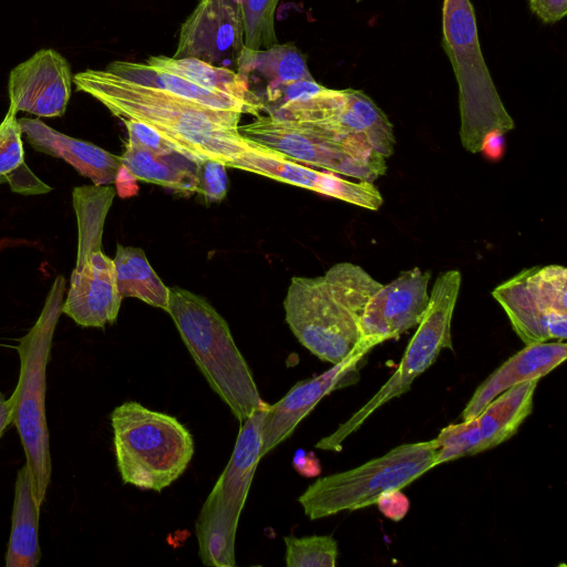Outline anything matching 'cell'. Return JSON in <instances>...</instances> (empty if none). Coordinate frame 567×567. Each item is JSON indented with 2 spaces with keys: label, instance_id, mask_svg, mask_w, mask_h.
Masks as SVG:
<instances>
[{
  "label": "cell",
  "instance_id": "cell-33",
  "mask_svg": "<svg viewBox=\"0 0 567 567\" xmlns=\"http://www.w3.org/2000/svg\"><path fill=\"white\" fill-rule=\"evenodd\" d=\"M529 8L545 23H555L567 13V0H529Z\"/></svg>",
  "mask_w": 567,
  "mask_h": 567
},
{
  "label": "cell",
  "instance_id": "cell-35",
  "mask_svg": "<svg viewBox=\"0 0 567 567\" xmlns=\"http://www.w3.org/2000/svg\"><path fill=\"white\" fill-rule=\"evenodd\" d=\"M292 464L295 470L302 476L313 477L320 473V464L312 452L307 453L299 449L295 452Z\"/></svg>",
  "mask_w": 567,
  "mask_h": 567
},
{
  "label": "cell",
  "instance_id": "cell-16",
  "mask_svg": "<svg viewBox=\"0 0 567 567\" xmlns=\"http://www.w3.org/2000/svg\"><path fill=\"white\" fill-rule=\"evenodd\" d=\"M122 299L113 259L102 249L78 255L62 312L81 327L103 328L116 321Z\"/></svg>",
  "mask_w": 567,
  "mask_h": 567
},
{
  "label": "cell",
  "instance_id": "cell-2",
  "mask_svg": "<svg viewBox=\"0 0 567 567\" xmlns=\"http://www.w3.org/2000/svg\"><path fill=\"white\" fill-rule=\"evenodd\" d=\"M166 312L212 390L240 423L266 404L228 323L207 300L172 287Z\"/></svg>",
  "mask_w": 567,
  "mask_h": 567
},
{
  "label": "cell",
  "instance_id": "cell-10",
  "mask_svg": "<svg viewBox=\"0 0 567 567\" xmlns=\"http://www.w3.org/2000/svg\"><path fill=\"white\" fill-rule=\"evenodd\" d=\"M284 308L295 337L320 360L336 364L355 348L359 317L332 293L323 276L293 277Z\"/></svg>",
  "mask_w": 567,
  "mask_h": 567
},
{
  "label": "cell",
  "instance_id": "cell-25",
  "mask_svg": "<svg viewBox=\"0 0 567 567\" xmlns=\"http://www.w3.org/2000/svg\"><path fill=\"white\" fill-rule=\"evenodd\" d=\"M146 62L183 76L206 90L262 106L258 97L250 91L246 79L236 71L216 66L196 58L174 59L166 55H154L150 56Z\"/></svg>",
  "mask_w": 567,
  "mask_h": 567
},
{
  "label": "cell",
  "instance_id": "cell-19",
  "mask_svg": "<svg viewBox=\"0 0 567 567\" xmlns=\"http://www.w3.org/2000/svg\"><path fill=\"white\" fill-rule=\"evenodd\" d=\"M130 82L156 89L207 107L259 115L262 106L200 87L183 76L147 62L113 61L106 69Z\"/></svg>",
  "mask_w": 567,
  "mask_h": 567
},
{
  "label": "cell",
  "instance_id": "cell-34",
  "mask_svg": "<svg viewBox=\"0 0 567 567\" xmlns=\"http://www.w3.org/2000/svg\"><path fill=\"white\" fill-rule=\"evenodd\" d=\"M379 509L389 518L399 520L409 509V499L401 491L383 493L377 501Z\"/></svg>",
  "mask_w": 567,
  "mask_h": 567
},
{
  "label": "cell",
  "instance_id": "cell-9",
  "mask_svg": "<svg viewBox=\"0 0 567 567\" xmlns=\"http://www.w3.org/2000/svg\"><path fill=\"white\" fill-rule=\"evenodd\" d=\"M239 131L301 164L374 182L386 172L385 157L359 135H338L317 125L258 115Z\"/></svg>",
  "mask_w": 567,
  "mask_h": 567
},
{
  "label": "cell",
  "instance_id": "cell-38",
  "mask_svg": "<svg viewBox=\"0 0 567 567\" xmlns=\"http://www.w3.org/2000/svg\"><path fill=\"white\" fill-rule=\"evenodd\" d=\"M2 179H4V178L0 177V183H1Z\"/></svg>",
  "mask_w": 567,
  "mask_h": 567
},
{
  "label": "cell",
  "instance_id": "cell-24",
  "mask_svg": "<svg viewBox=\"0 0 567 567\" xmlns=\"http://www.w3.org/2000/svg\"><path fill=\"white\" fill-rule=\"evenodd\" d=\"M39 516L40 508L32 494L29 467L24 464L17 474L7 567H35L39 564Z\"/></svg>",
  "mask_w": 567,
  "mask_h": 567
},
{
  "label": "cell",
  "instance_id": "cell-23",
  "mask_svg": "<svg viewBox=\"0 0 567 567\" xmlns=\"http://www.w3.org/2000/svg\"><path fill=\"white\" fill-rule=\"evenodd\" d=\"M122 165L137 179L181 194L198 193L199 164L179 153L156 154L127 142Z\"/></svg>",
  "mask_w": 567,
  "mask_h": 567
},
{
  "label": "cell",
  "instance_id": "cell-7",
  "mask_svg": "<svg viewBox=\"0 0 567 567\" xmlns=\"http://www.w3.org/2000/svg\"><path fill=\"white\" fill-rule=\"evenodd\" d=\"M269 404L240 423L231 456L203 504L195 533L205 566L234 567L237 525L261 458V427Z\"/></svg>",
  "mask_w": 567,
  "mask_h": 567
},
{
  "label": "cell",
  "instance_id": "cell-27",
  "mask_svg": "<svg viewBox=\"0 0 567 567\" xmlns=\"http://www.w3.org/2000/svg\"><path fill=\"white\" fill-rule=\"evenodd\" d=\"M17 110L9 104L0 123V177L8 181L13 192L24 195L43 194L52 190L42 183L24 163L22 132Z\"/></svg>",
  "mask_w": 567,
  "mask_h": 567
},
{
  "label": "cell",
  "instance_id": "cell-4",
  "mask_svg": "<svg viewBox=\"0 0 567 567\" xmlns=\"http://www.w3.org/2000/svg\"><path fill=\"white\" fill-rule=\"evenodd\" d=\"M443 47L458 83L460 136L471 153L483 151L486 138L515 127L482 55L476 18L470 0H444Z\"/></svg>",
  "mask_w": 567,
  "mask_h": 567
},
{
  "label": "cell",
  "instance_id": "cell-17",
  "mask_svg": "<svg viewBox=\"0 0 567 567\" xmlns=\"http://www.w3.org/2000/svg\"><path fill=\"white\" fill-rule=\"evenodd\" d=\"M566 357L567 344L564 341L525 344L476 388L461 413L462 421L477 416L492 400L509 388L529 380H540L560 365Z\"/></svg>",
  "mask_w": 567,
  "mask_h": 567
},
{
  "label": "cell",
  "instance_id": "cell-36",
  "mask_svg": "<svg viewBox=\"0 0 567 567\" xmlns=\"http://www.w3.org/2000/svg\"><path fill=\"white\" fill-rule=\"evenodd\" d=\"M136 178L122 165L115 178L116 193L121 197H130L137 194Z\"/></svg>",
  "mask_w": 567,
  "mask_h": 567
},
{
  "label": "cell",
  "instance_id": "cell-29",
  "mask_svg": "<svg viewBox=\"0 0 567 567\" xmlns=\"http://www.w3.org/2000/svg\"><path fill=\"white\" fill-rule=\"evenodd\" d=\"M244 25V44L250 50H265L278 43L275 12L279 0H238Z\"/></svg>",
  "mask_w": 567,
  "mask_h": 567
},
{
  "label": "cell",
  "instance_id": "cell-30",
  "mask_svg": "<svg viewBox=\"0 0 567 567\" xmlns=\"http://www.w3.org/2000/svg\"><path fill=\"white\" fill-rule=\"evenodd\" d=\"M288 567H334L338 543L331 535L284 537Z\"/></svg>",
  "mask_w": 567,
  "mask_h": 567
},
{
  "label": "cell",
  "instance_id": "cell-14",
  "mask_svg": "<svg viewBox=\"0 0 567 567\" xmlns=\"http://www.w3.org/2000/svg\"><path fill=\"white\" fill-rule=\"evenodd\" d=\"M368 353L357 344L342 361L315 378L297 382L278 402L268 405L261 427V457L288 439L321 399L354 384L360 363Z\"/></svg>",
  "mask_w": 567,
  "mask_h": 567
},
{
  "label": "cell",
  "instance_id": "cell-8",
  "mask_svg": "<svg viewBox=\"0 0 567 567\" xmlns=\"http://www.w3.org/2000/svg\"><path fill=\"white\" fill-rule=\"evenodd\" d=\"M462 276L458 270L440 272L435 279L427 308L411 338L402 359L379 391L337 430L322 437L316 447L339 452L343 441L354 433L378 409L411 389L413 381L425 372L443 349H453L451 323Z\"/></svg>",
  "mask_w": 567,
  "mask_h": 567
},
{
  "label": "cell",
  "instance_id": "cell-21",
  "mask_svg": "<svg viewBox=\"0 0 567 567\" xmlns=\"http://www.w3.org/2000/svg\"><path fill=\"white\" fill-rule=\"evenodd\" d=\"M343 92V104L334 115L310 124L341 135H359L383 157H390L394 152L395 137L386 115L363 92L354 89H344Z\"/></svg>",
  "mask_w": 567,
  "mask_h": 567
},
{
  "label": "cell",
  "instance_id": "cell-5",
  "mask_svg": "<svg viewBox=\"0 0 567 567\" xmlns=\"http://www.w3.org/2000/svg\"><path fill=\"white\" fill-rule=\"evenodd\" d=\"M111 424L116 465L125 484L161 492L193 458V436L175 416L127 401L113 410Z\"/></svg>",
  "mask_w": 567,
  "mask_h": 567
},
{
  "label": "cell",
  "instance_id": "cell-6",
  "mask_svg": "<svg viewBox=\"0 0 567 567\" xmlns=\"http://www.w3.org/2000/svg\"><path fill=\"white\" fill-rule=\"evenodd\" d=\"M436 450L434 440L398 445L358 467L318 478L298 502L310 519L368 507L432 470Z\"/></svg>",
  "mask_w": 567,
  "mask_h": 567
},
{
  "label": "cell",
  "instance_id": "cell-15",
  "mask_svg": "<svg viewBox=\"0 0 567 567\" xmlns=\"http://www.w3.org/2000/svg\"><path fill=\"white\" fill-rule=\"evenodd\" d=\"M72 72L54 49H42L13 68L9 74L10 104L17 111L41 117L64 115L71 97Z\"/></svg>",
  "mask_w": 567,
  "mask_h": 567
},
{
  "label": "cell",
  "instance_id": "cell-3",
  "mask_svg": "<svg viewBox=\"0 0 567 567\" xmlns=\"http://www.w3.org/2000/svg\"><path fill=\"white\" fill-rule=\"evenodd\" d=\"M65 279L58 276L47 296L42 311L17 346L20 374L9 398L16 426L29 467L32 494L39 508L44 502L51 478L49 430L45 415L47 365L53 334L62 313Z\"/></svg>",
  "mask_w": 567,
  "mask_h": 567
},
{
  "label": "cell",
  "instance_id": "cell-20",
  "mask_svg": "<svg viewBox=\"0 0 567 567\" xmlns=\"http://www.w3.org/2000/svg\"><path fill=\"white\" fill-rule=\"evenodd\" d=\"M237 72L246 79L248 85L252 82L264 83V95L269 105L284 86L313 79L305 55L297 47L288 43H277L265 50L244 48Z\"/></svg>",
  "mask_w": 567,
  "mask_h": 567
},
{
  "label": "cell",
  "instance_id": "cell-28",
  "mask_svg": "<svg viewBox=\"0 0 567 567\" xmlns=\"http://www.w3.org/2000/svg\"><path fill=\"white\" fill-rule=\"evenodd\" d=\"M332 293L360 318L370 298L383 286L363 268L343 261L323 275Z\"/></svg>",
  "mask_w": 567,
  "mask_h": 567
},
{
  "label": "cell",
  "instance_id": "cell-1",
  "mask_svg": "<svg viewBox=\"0 0 567 567\" xmlns=\"http://www.w3.org/2000/svg\"><path fill=\"white\" fill-rule=\"evenodd\" d=\"M73 83L78 91L91 95L121 120L152 126L178 153L197 163L217 159L227 165L258 145L239 131V112L207 107L130 82L107 70L79 72Z\"/></svg>",
  "mask_w": 567,
  "mask_h": 567
},
{
  "label": "cell",
  "instance_id": "cell-12",
  "mask_svg": "<svg viewBox=\"0 0 567 567\" xmlns=\"http://www.w3.org/2000/svg\"><path fill=\"white\" fill-rule=\"evenodd\" d=\"M431 271L419 267L402 271L368 301L359 318L358 346L371 351L417 327L427 308Z\"/></svg>",
  "mask_w": 567,
  "mask_h": 567
},
{
  "label": "cell",
  "instance_id": "cell-22",
  "mask_svg": "<svg viewBox=\"0 0 567 567\" xmlns=\"http://www.w3.org/2000/svg\"><path fill=\"white\" fill-rule=\"evenodd\" d=\"M539 380L516 384L492 400L475 417L481 451L509 440L533 412L534 394Z\"/></svg>",
  "mask_w": 567,
  "mask_h": 567
},
{
  "label": "cell",
  "instance_id": "cell-32",
  "mask_svg": "<svg viewBox=\"0 0 567 567\" xmlns=\"http://www.w3.org/2000/svg\"><path fill=\"white\" fill-rule=\"evenodd\" d=\"M122 121L127 130V142L156 154L178 153L175 145L152 126L135 120Z\"/></svg>",
  "mask_w": 567,
  "mask_h": 567
},
{
  "label": "cell",
  "instance_id": "cell-11",
  "mask_svg": "<svg viewBox=\"0 0 567 567\" xmlns=\"http://www.w3.org/2000/svg\"><path fill=\"white\" fill-rule=\"evenodd\" d=\"M525 344L567 337V269L560 265L524 269L492 291Z\"/></svg>",
  "mask_w": 567,
  "mask_h": 567
},
{
  "label": "cell",
  "instance_id": "cell-31",
  "mask_svg": "<svg viewBox=\"0 0 567 567\" xmlns=\"http://www.w3.org/2000/svg\"><path fill=\"white\" fill-rule=\"evenodd\" d=\"M226 164L217 159H206L198 168V194L206 200L220 202L228 190Z\"/></svg>",
  "mask_w": 567,
  "mask_h": 567
},
{
  "label": "cell",
  "instance_id": "cell-26",
  "mask_svg": "<svg viewBox=\"0 0 567 567\" xmlns=\"http://www.w3.org/2000/svg\"><path fill=\"white\" fill-rule=\"evenodd\" d=\"M113 261L122 298H137L166 311L169 288L152 268L143 249L118 244Z\"/></svg>",
  "mask_w": 567,
  "mask_h": 567
},
{
  "label": "cell",
  "instance_id": "cell-18",
  "mask_svg": "<svg viewBox=\"0 0 567 567\" xmlns=\"http://www.w3.org/2000/svg\"><path fill=\"white\" fill-rule=\"evenodd\" d=\"M21 132L37 151L62 158L79 174L90 178L93 185L114 184L122 166L121 156L69 135H65L38 118H19Z\"/></svg>",
  "mask_w": 567,
  "mask_h": 567
},
{
  "label": "cell",
  "instance_id": "cell-13",
  "mask_svg": "<svg viewBox=\"0 0 567 567\" xmlns=\"http://www.w3.org/2000/svg\"><path fill=\"white\" fill-rule=\"evenodd\" d=\"M172 58H196L237 72L244 44L238 0H199L181 27Z\"/></svg>",
  "mask_w": 567,
  "mask_h": 567
},
{
  "label": "cell",
  "instance_id": "cell-37",
  "mask_svg": "<svg viewBox=\"0 0 567 567\" xmlns=\"http://www.w3.org/2000/svg\"><path fill=\"white\" fill-rule=\"evenodd\" d=\"M12 423V406L9 399L0 393V437L9 424Z\"/></svg>",
  "mask_w": 567,
  "mask_h": 567
}]
</instances>
